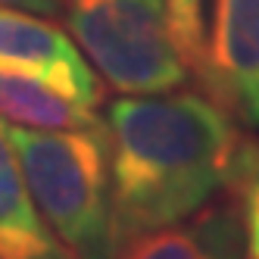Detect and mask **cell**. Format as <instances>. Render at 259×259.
I'll list each match as a JSON object with an SVG mask.
<instances>
[{"mask_svg": "<svg viewBox=\"0 0 259 259\" xmlns=\"http://www.w3.org/2000/svg\"><path fill=\"white\" fill-rule=\"evenodd\" d=\"M231 188L240 200V222L250 259H259V141H244L237 153Z\"/></svg>", "mask_w": 259, "mask_h": 259, "instance_id": "obj_9", "label": "cell"}, {"mask_svg": "<svg viewBox=\"0 0 259 259\" xmlns=\"http://www.w3.org/2000/svg\"><path fill=\"white\" fill-rule=\"evenodd\" d=\"M0 63L47 75L94 109L103 103L100 75L81 57L78 44L47 16L0 7Z\"/></svg>", "mask_w": 259, "mask_h": 259, "instance_id": "obj_5", "label": "cell"}, {"mask_svg": "<svg viewBox=\"0 0 259 259\" xmlns=\"http://www.w3.org/2000/svg\"><path fill=\"white\" fill-rule=\"evenodd\" d=\"M0 7L22 10V13H38V16H57L63 10V0H0Z\"/></svg>", "mask_w": 259, "mask_h": 259, "instance_id": "obj_11", "label": "cell"}, {"mask_svg": "<svg viewBox=\"0 0 259 259\" xmlns=\"http://www.w3.org/2000/svg\"><path fill=\"white\" fill-rule=\"evenodd\" d=\"M0 116L22 128H41V132L103 125L97 109L78 100L63 84L7 63H0Z\"/></svg>", "mask_w": 259, "mask_h": 259, "instance_id": "obj_8", "label": "cell"}, {"mask_svg": "<svg viewBox=\"0 0 259 259\" xmlns=\"http://www.w3.org/2000/svg\"><path fill=\"white\" fill-rule=\"evenodd\" d=\"M109 172L119 250L178 225L231 188L240 135L209 94H125L109 106Z\"/></svg>", "mask_w": 259, "mask_h": 259, "instance_id": "obj_1", "label": "cell"}, {"mask_svg": "<svg viewBox=\"0 0 259 259\" xmlns=\"http://www.w3.org/2000/svg\"><path fill=\"white\" fill-rule=\"evenodd\" d=\"M0 259H75L34 206L4 116H0Z\"/></svg>", "mask_w": 259, "mask_h": 259, "instance_id": "obj_6", "label": "cell"}, {"mask_svg": "<svg viewBox=\"0 0 259 259\" xmlns=\"http://www.w3.org/2000/svg\"><path fill=\"white\" fill-rule=\"evenodd\" d=\"M200 81L225 113L259 128V0H212Z\"/></svg>", "mask_w": 259, "mask_h": 259, "instance_id": "obj_4", "label": "cell"}, {"mask_svg": "<svg viewBox=\"0 0 259 259\" xmlns=\"http://www.w3.org/2000/svg\"><path fill=\"white\" fill-rule=\"evenodd\" d=\"M31 200L50 231L75 259H116L113 222V172H109V132L97 128H10Z\"/></svg>", "mask_w": 259, "mask_h": 259, "instance_id": "obj_2", "label": "cell"}, {"mask_svg": "<svg viewBox=\"0 0 259 259\" xmlns=\"http://www.w3.org/2000/svg\"><path fill=\"white\" fill-rule=\"evenodd\" d=\"M175 41L181 47V57L191 72L200 75L203 66V44H206V28H203V0H169Z\"/></svg>", "mask_w": 259, "mask_h": 259, "instance_id": "obj_10", "label": "cell"}, {"mask_svg": "<svg viewBox=\"0 0 259 259\" xmlns=\"http://www.w3.org/2000/svg\"><path fill=\"white\" fill-rule=\"evenodd\" d=\"M240 206H212L125 244L116 259H240Z\"/></svg>", "mask_w": 259, "mask_h": 259, "instance_id": "obj_7", "label": "cell"}, {"mask_svg": "<svg viewBox=\"0 0 259 259\" xmlns=\"http://www.w3.org/2000/svg\"><path fill=\"white\" fill-rule=\"evenodd\" d=\"M72 41L122 94H165L191 69L175 41L169 0H63Z\"/></svg>", "mask_w": 259, "mask_h": 259, "instance_id": "obj_3", "label": "cell"}]
</instances>
